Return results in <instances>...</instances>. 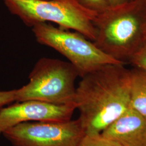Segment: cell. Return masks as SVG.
Wrapping results in <instances>:
<instances>
[{"label":"cell","mask_w":146,"mask_h":146,"mask_svg":"<svg viewBox=\"0 0 146 146\" xmlns=\"http://www.w3.org/2000/svg\"><path fill=\"white\" fill-rule=\"evenodd\" d=\"M78 71L69 62L52 58L38 60L29 81L16 89V102L37 100L55 104H76Z\"/></svg>","instance_id":"277c9868"},{"label":"cell","mask_w":146,"mask_h":146,"mask_svg":"<svg viewBox=\"0 0 146 146\" xmlns=\"http://www.w3.org/2000/svg\"><path fill=\"white\" fill-rule=\"evenodd\" d=\"M16 101V89L0 91V110Z\"/></svg>","instance_id":"4fadbf2b"},{"label":"cell","mask_w":146,"mask_h":146,"mask_svg":"<svg viewBox=\"0 0 146 146\" xmlns=\"http://www.w3.org/2000/svg\"><path fill=\"white\" fill-rule=\"evenodd\" d=\"M32 28L37 42L67 58L81 78L106 65L123 64L102 52L77 31H68L47 23H37Z\"/></svg>","instance_id":"5b68a950"},{"label":"cell","mask_w":146,"mask_h":146,"mask_svg":"<svg viewBox=\"0 0 146 146\" xmlns=\"http://www.w3.org/2000/svg\"><path fill=\"white\" fill-rule=\"evenodd\" d=\"M130 72V108L146 119V72L135 67Z\"/></svg>","instance_id":"9c48e42d"},{"label":"cell","mask_w":146,"mask_h":146,"mask_svg":"<svg viewBox=\"0 0 146 146\" xmlns=\"http://www.w3.org/2000/svg\"><path fill=\"white\" fill-rule=\"evenodd\" d=\"M77 146H121L101 134H85Z\"/></svg>","instance_id":"30bf717a"},{"label":"cell","mask_w":146,"mask_h":146,"mask_svg":"<svg viewBox=\"0 0 146 146\" xmlns=\"http://www.w3.org/2000/svg\"><path fill=\"white\" fill-rule=\"evenodd\" d=\"M131 72L108 64L81 78L76 88L78 119L86 134H101L130 108Z\"/></svg>","instance_id":"6da1fadb"},{"label":"cell","mask_w":146,"mask_h":146,"mask_svg":"<svg viewBox=\"0 0 146 146\" xmlns=\"http://www.w3.org/2000/svg\"><path fill=\"white\" fill-rule=\"evenodd\" d=\"M95 44L125 64L146 42V0L110 7L95 16Z\"/></svg>","instance_id":"7a4b0ae2"},{"label":"cell","mask_w":146,"mask_h":146,"mask_svg":"<svg viewBox=\"0 0 146 146\" xmlns=\"http://www.w3.org/2000/svg\"><path fill=\"white\" fill-rule=\"evenodd\" d=\"M11 14L32 27L48 22L73 29L93 42L96 37L94 20L97 15L75 0H2Z\"/></svg>","instance_id":"3957f363"},{"label":"cell","mask_w":146,"mask_h":146,"mask_svg":"<svg viewBox=\"0 0 146 146\" xmlns=\"http://www.w3.org/2000/svg\"><path fill=\"white\" fill-rule=\"evenodd\" d=\"M2 134L13 146H77L86 134L78 119L24 122Z\"/></svg>","instance_id":"8992f818"},{"label":"cell","mask_w":146,"mask_h":146,"mask_svg":"<svg viewBox=\"0 0 146 146\" xmlns=\"http://www.w3.org/2000/svg\"><path fill=\"white\" fill-rule=\"evenodd\" d=\"M86 10L98 15L110 8L107 0H75Z\"/></svg>","instance_id":"8fae6325"},{"label":"cell","mask_w":146,"mask_h":146,"mask_svg":"<svg viewBox=\"0 0 146 146\" xmlns=\"http://www.w3.org/2000/svg\"><path fill=\"white\" fill-rule=\"evenodd\" d=\"M110 7H114L131 2L134 0H107Z\"/></svg>","instance_id":"5bb4252c"},{"label":"cell","mask_w":146,"mask_h":146,"mask_svg":"<svg viewBox=\"0 0 146 146\" xmlns=\"http://www.w3.org/2000/svg\"><path fill=\"white\" fill-rule=\"evenodd\" d=\"M101 134L121 146H146V119L129 108Z\"/></svg>","instance_id":"ba28073f"},{"label":"cell","mask_w":146,"mask_h":146,"mask_svg":"<svg viewBox=\"0 0 146 146\" xmlns=\"http://www.w3.org/2000/svg\"><path fill=\"white\" fill-rule=\"evenodd\" d=\"M129 62L136 68L146 72V42L133 55Z\"/></svg>","instance_id":"7c38bea8"},{"label":"cell","mask_w":146,"mask_h":146,"mask_svg":"<svg viewBox=\"0 0 146 146\" xmlns=\"http://www.w3.org/2000/svg\"><path fill=\"white\" fill-rule=\"evenodd\" d=\"M76 104H55L37 100L17 102L0 110V134L27 122H62L71 120Z\"/></svg>","instance_id":"52a82bcc"}]
</instances>
